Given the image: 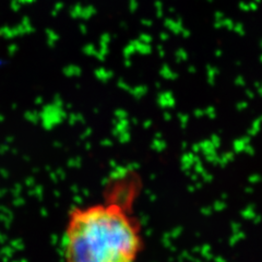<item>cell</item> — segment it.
<instances>
[{
	"mask_svg": "<svg viewBox=\"0 0 262 262\" xmlns=\"http://www.w3.org/2000/svg\"><path fill=\"white\" fill-rule=\"evenodd\" d=\"M135 175L115 178L100 201L70 210L61 237L63 262H140L142 227L133 206Z\"/></svg>",
	"mask_w": 262,
	"mask_h": 262,
	"instance_id": "obj_1",
	"label": "cell"
}]
</instances>
